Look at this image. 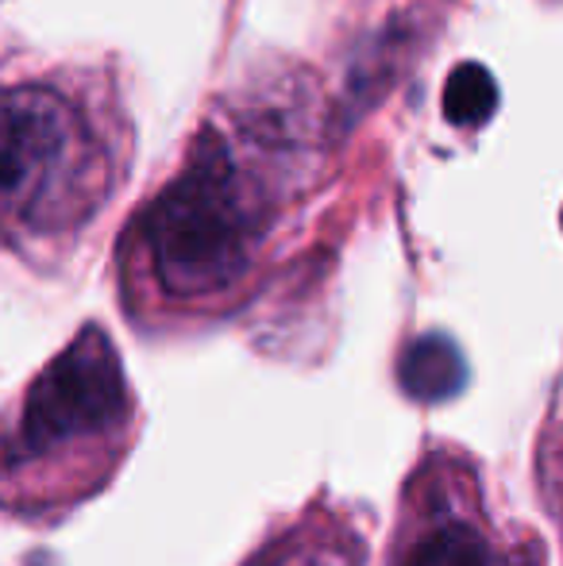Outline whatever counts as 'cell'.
Masks as SVG:
<instances>
[{
  "label": "cell",
  "instance_id": "cell-1",
  "mask_svg": "<svg viewBox=\"0 0 563 566\" xmlns=\"http://www.w3.org/2000/svg\"><path fill=\"white\" fill-rule=\"evenodd\" d=\"M132 420L121 358L101 328H85L28 386L0 436V505L70 497L116 462Z\"/></svg>",
  "mask_w": 563,
  "mask_h": 566
},
{
  "label": "cell",
  "instance_id": "cell-6",
  "mask_svg": "<svg viewBox=\"0 0 563 566\" xmlns=\"http://www.w3.org/2000/svg\"><path fill=\"white\" fill-rule=\"evenodd\" d=\"M248 566H363V552L347 528L301 524L259 552Z\"/></svg>",
  "mask_w": 563,
  "mask_h": 566
},
{
  "label": "cell",
  "instance_id": "cell-4",
  "mask_svg": "<svg viewBox=\"0 0 563 566\" xmlns=\"http://www.w3.org/2000/svg\"><path fill=\"white\" fill-rule=\"evenodd\" d=\"M386 566H521L498 544L463 467L432 459L409 485Z\"/></svg>",
  "mask_w": 563,
  "mask_h": 566
},
{
  "label": "cell",
  "instance_id": "cell-7",
  "mask_svg": "<svg viewBox=\"0 0 563 566\" xmlns=\"http://www.w3.org/2000/svg\"><path fill=\"white\" fill-rule=\"evenodd\" d=\"M498 108V85L487 66L463 62L444 85V116L456 127H482Z\"/></svg>",
  "mask_w": 563,
  "mask_h": 566
},
{
  "label": "cell",
  "instance_id": "cell-3",
  "mask_svg": "<svg viewBox=\"0 0 563 566\" xmlns=\"http://www.w3.org/2000/svg\"><path fill=\"white\" fill-rule=\"evenodd\" d=\"M101 155L90 127L46 85H0V224L74 228L97 205Z\"/></svg>",
  "mask_w": 563,
  "mask_h": 566
},
{
  "label": "cell",
  "instance_id": "cell-5",
  "mask_svg": "<svg viewBox=\"0 0 563 566\" xmlns=\"http://www.w3.org/2000/svg\"><path fill=\"white\" fill-rule=\"evenodd\" d=\"M463 355L448 336H421L406 347L398 366L402 389H406L414 401H448L451 394H459L463 386Z\"/></svg>",
  "mask_w": 563,
  "mask_h": 566
},
{
  "label": "cell",
  "instance_id": "cell-2",
  "mask_svg": "<svg viewBox=\"0 0 563 566\" xmlns=\"http://www.w3.org/2000/svg\"><path fill=\"white\" fill-rule=\"evenodd\" d=\"M267 189L225 139H201L143 220L155 282L174 301H209L248 277L267 231Z\"/></svg>",
  "mask_w": 563,
  "mask_h": 566
}]
</instances>
